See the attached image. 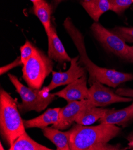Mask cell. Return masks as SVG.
Here are the masks:
<instances>
[{
	"mask_svg": "<svg viewBox=\"0 0 133 150\" xmlns=\"http://www.w3.org/2000/svg\"><path fill=\"white\" fill-rule=\"evenodd\" d=\"M91 29L96 40L108 51L125 61L133 63V46H130L121 38L98 22H94Z\"/></svg>",
	"mask_w": 133,
	"mask_h": 150,
	"instance_id": "obj_6",
	"label": "cell"
},
{
	"mask_svg": "<svg viewBox=\"0 0 133 150\" xmlns=\"http://www.w3.org/2000/svg\"><path fill=\"white\" fill-rule=\"evenodd\" d=\"M44 136L52 142L57 150H70L69 131L62 132L54 127H45L42 129Z\"/></svg>",
	"mask_w": 133,
	"mask_h": 150,
	"instance_id": "obj_14",
	"label": "cell"
},
{
	"mask_svg": "<svg viewBox=\"0 0 133 150\" xmlns=\"http://www.w3.org/2000/svg\"><path fill=\"white\" fill-rule=\"evenodd\" d=\"M63 26L80 53L79 64L84 67L89 74L90 86L97 81L103 84L115 88L121 84L133 80L132 74L119 72L115 69L96 65L88 57L85 49L84 37L80 30L73 25L71 19L67 18L64 21Z\"/></svg>",
	"mask_w": 133,
	"mask_h": 150,
	"instance_id": "obj_2",
	"label": "cell"
},
{
	"mask_svg": "<svg viewBox=\"0 0 133 150\" xmlns=\"http://www.w3.org/2000/svg\"><path fill=\"white\" fill-rule=\"evenodd\" d=\"M79 58L80 56L72 58L69 69L65 72H55L53 71L52 79L50 84L47 86L49 92L61 86L68 85L87 74V71L85 68L78 62Z\"/></svg>",
	"mask_w": 133,
	"mask_h": 150,
	"instance_id": "obj_8",
	"label": "cell"
},
{
	"mask_svg": "<svg viewBox=\"0 0 133 150\" xmlns=\"http://www.w3.org/2000/svg\"><path fill=\"white\" fill-rule=\"evenodd\" d=\"M54 93L56 96L62 98L68 102L87 99L88 97L87 74L68 84L62 91Z\"/></svg>",
	"mask_w": 133,
	"mask_h": 150,
	"instance_id": "obj_10",
	"label": "cell"
},
{
	"mask_svg": "<svg viewBox=\"0 0 133 150\" xmlns=\"http://www.w3.org/2000/svg\"><path fill=\"white\" fill-rule=\"evenodd\" d=\"M0 146H1V150H3V149H4V148H3V145H2V144L1 143V145H0Z\"/></svg>",
	"mask_w": 133,
	"mask_h": 150,
	"instance_id": "obj_28",
	"label": "cell"
},
{
	"mask_svg": "<svg viewBox=\"0 0 133 150\" xmlns=\"http://www.w3.org/2000/svg\"><path fill=\"white\" fill-rule=\"evenodd\" d=\"M53 3L54 4V5L56 6H57L59 3H61V2H62L63 1H64V0H53Z\"/></svg>",
	"mask_w": 133,
	"mask_h": 150,
	"instance_id": "obj_25",
	"label": "cell"
},
{
	"mask_svg": "<svg viewBox=\"0 0 133 150\" xmlns=\"http://www.w3.org/2000/svg\"><path fill=\"white\" fill-rule=\"evenodd\" d=\"M35 47L32 43L26 40L25 43L20 47V58L23 65L28 61L34 53Z\"/></svg>",
	"mask_w": 133,
	"mask_h": 150,
	"instance_id": "obj_21",
	"label": "cell"
},
{
	"mask_svg": "<svg viewBox=\"0 0 133 150\" xmlns=\"http://www.w3.org/2000/svg\"><path fill=\"white\" fill-rule=\"evenodd\" d=\"M8 77L21 98L22 102H18V107L21 113L31 111L39 112L56 99V96L54 93H50L47 87H43L42 90L34 89L24 86L14 75L8 74Z\"/></svg>",
	"mask_w": 133,
	"mask_h": 150,
	"instance_id": "obj_4",
	"label": "cell"
},
{
	"mask_svg": "<svg viewBox=\"0 0 133 150\" xmlns=\"http://www.w3.org/2000/svg\"><path fill=\"white\" fill-rule=\"evenodd\" d=\"M133 119V102L124 109L108 110L105 115L99 120L100 123H107L125 127Z\"/></svg>",
	"mask_w": 133,
	"mask_h": 150,
	"instance_id": "obj_12",
	"label": "cell"
},
{
	"mask_svg": "<svg viewBox=\"0 0 133 150\" xmlns=\"http://www.w3.org/2000/svg\"><path fill=\"white\" fill-rule=\"evenodd\" d=\"M108 109L90 107L84 109L76 118L75 122L84 126H89L99 120L105 115Z\"/></svg>",
	"mask_w": 133,
	"mask_h": 150,
	"instance_id": "obj_16",
	"label": "cell"
},
{
	"mask_svg": "<svg viewBox=\"0 0 133 150\" xmlns=\"http://www.w3.org/2000/svg\"><path fill=\"white\" fill-rule=\"evenodd\" d=\"M132 3H133V0H132Z\"/></svg>",
	"mask_w": 133,
	"mask_h": 150,
	"instance_id": "obj_29",
	"label": "cell"
},
{
	"mask_svg": "<svg viewBox=\"0 0 133 150\" xmlns=\"http://www.w3.org/2000/svg\"><path fill=\"white\" fill-rule=\"evenodd\" d=\"M80 1H81H81H82V2H88V1H91V0H80Z\"/></svg>",
	"mask_w": 133,
	"mask_h": 150,
	"instance_id": "obj_27",
	"label": "cell"
},
{
	"mask_svg": "<svg viewBox=\"0 0 133 150\" xmlns=\"http://www.w3.org/2000/svg\"><path fill=\"white\" fill-rule=\"evenodd\" d=\"M81 4L89 16L97 22L103 14L110 10L108 0H91L88 2H81Z\"/></svg>",
	"mask_w": 133,
	"mask_h": 150,
	"instance_id": "obj_17",
	"label": "cell"
},
{
	"mask_svg": "<svg viewBox=\"0 0 133 150\" xmlns=\"http://www.w3.org/2000/svg\"><path fill=\"white\" fill-rule=\"evenodd\" d=\"M68 131L70 150H116L121 148L120 144H108L121 131V129L115 125L100 123L97 126H89L77 123Z\"/></svg>",
	"mask_w": 133,
	"mask_h": 150,
	"instance_id": "obj_1",
	"label": "cell"
},
{
	"mask_svg": "<svg viewBox=\"0 0 133 150\" xmlns=\"http://www.w3.org/2000/svg\"><path fill=\"white\" fill-rule=\"evenodd\" d=\"M61 108H49L42 115L30 120H23L25 128H40L41 129L47 127L49 125L56 123L59 118V113Z\"/></svg>",
	"mask_w": 133,
	"mask_h": 150,
	"instance_id": "obj_13",
	"label": "cell"
},
{
	"mask_svg": "<svg viewBox=\"0 0 133 150\" xmlns=\"http://www.w3.org/2000/svg\"><path fill=\"white\" fill-rule=\"evenodd\" d=\"M22 77L29 87L40 89L45 79L53 72V60L35 47L32 56L23 65Z\"/></svg>",
	"mask_w": 133,
	"mask_h": 150,
	"instance_id": "obj_5",
	"label": "cell"
},
{
	"mask_svg": "<svg viewBox=\"0 0 133 150\" xmlns=\"http://www.w3.org/2000/svg\"><path fill=\"white\" fill-rule=\"evenodd\" d=\"M116 93L122 96H128V97H133V90L130 88H118L116 90Z\"/></svg>",
	"mask_w": 133,
	"mask_h": 150,
	"instance_id": "obj_23",
	"label": "cell"
},
{
	"mask_svg": "<svg viewBox=\"0 0 133 150\" xmlns=\"http://www.w3.org/2000/svg\"><path fill=\"white\" fill-rule=\"evenodd\" d=\"M87 99L90 100L93 107H104L115 103L132 101V98L118 95L97 81L94 82L88 88Z\"/></svg>",
	"mask_w": 133,
	"mask_h": 150,
	"instance_id": "obj_7",
	"label": "cell"
},
{
	"mask_svg": "<svg viewBox=\"0 0 133 150\" xmlns=\"http://www.w3.org/2000/svg\"><path fill=\"white\" fill-rule=\"evenodd\" d=\"M49 49L47 55L53 61L59 64H63L71 61V58L68 54L63 45L58 38L56 29L52 24L51 31L47 35Z\"/></svg>",
	"mask_w": 133,
	"mask_h": 150,
	"instance_id": "obj_11",
	"label": "cell"
},
{
	"mask_svg": "<svg viewBox=\"0 0 133 150\" xmlns=\"http://www.w3.org/2000/svg\"><path fill=\"white\" fill-rule=\"evenodd\" d=\"M93 106L87 99L68 102L65 107L61 108L58 121L52 127L59 130L68 129L75 122L77 116L84 109Z\"/></svg>",
	"mask_w": 133,
	"mask_h": 150,
	"instance_id": "obj_9",
	"label": "cell"
},
{
	"mask_svg": "<svg viewBox=\"0 0 133 150\" xmlns=\"http://www.w3.org/2000/svg\"><path fill=\"white\" fill-rule=\"evenodd\" d=\"M32 12L41 22L45 29L47 35L49 34L52 25L51 22L52 13L51 6L46 0H41V1L34 4Z\"/></svg>",
	"mask_w": 133,
	"mask_h": 150,
	"instance_id": "obj_15",
	"label": "cell"
},
{
	"mask_svg": "<svg viewBox=\"0 0 133 150\" xmlns=\"http://www.w3.org/2000/svg\"><path fill=\"white\" fill-rule=\"evenodd\" d=\"M127 139L128 141V148L133 149V130L128 134V136L127 138Z\"/></svg>",
	"mask_w": 133,
	"mask_h": 150,
	"instance_id": "obj_24",
	"label": "cell"
},
{
	"mask_svg": "<svg viewBox=\"0 0 133 150\" xmlns=\"http://www.w3.org/2000/svg\"><path fill=\"white\" fill-rule=\"evenodd\" d=\"M25 131L16 100L1 88L0 91V132L3 140L11 146Z\"/></svg>",
	"mask_w": 133,
	"mask_h": 150,
	"instance_id": "obj_3",
	"label": "cell"
},
{
	"mask_svg": "<svg viewBox=\"0 0 133 150\" xmlns=\"http://www.w3.org/2000/svg\"><path fill=\"white\" fill-rule=\"evenodd\" d=\"M110 10L117 14H121L132 3V0H108Z\"/></svg>",
	"mask_w": 133,
	"mask_h": 150,
	"instance_id": "obj_20",
	"label": "cell"
},
{
	"mask_svg": "<svg viewBox=\"0 0 133 150\" xmlns=\"http://www.w3.org/2000/svg\"><path fill=\"white\" fill-rule=\"evenodd\" d=\"M22 65H23V64L21 61L20 56H18L11 63L7 64L4 67H1V68H0V74H1V76H2L3 74L7 72L8 71L11 70V69L14 68H16L19 66H20Z\"/></svg>",
	"mask_w": 133,
	"mask_h": 150,
	"instance_id": "obj_22",
	"label": "cell"
},
{
	"mask_svg": "<svg viewBox=\"0 0 133 150\" xmlns=\"http://www.w3.org/2000/svg\"><path fill=\"white\" fill-rule=\"evenodd\" d=\"M10 150H51V149L42 145L34 139L25 132L14 142Z\"/></svg>",
	"mask_w": 133,
	"mask_h": 150,
	"instance_id": "obj_18",
	"label": "cell"
},
{
	"mask_svg": "<svg viewBox=\"0 0 133 150\" xmlns=\"http://www.w3.org/2000/svg\"><path fill=\"white\" fill-rule=\"evenodd\" d=\"M110 31L121 38L125 42L133 43V27L116 26Z\"/></svg>",
	"mask_w": 133,
	"mask_h": 150,
	"instance_id": "obj_19",
	"label": "cell"
},
{
	"mask_svg": "<svg viewBox=\"0 0 133 150\" xmlns=\"http://www.w3.org/2000/svg\"><path fill=\"white\" fill-rule=\"evenodd\" d=\"M30 1H31L33 3V4H36V3H38V2L41 1V0H30Z\"/></svg>",
	"mask_w": 133,
	"mask_h": 150,
	"instance_id": "obj_26",
	"label": "cell"
}]
</instances>
